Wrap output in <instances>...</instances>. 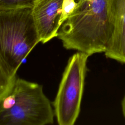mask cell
I'll list each match as a JSON object with an SVG mask.
<instances>
[{
  "label": "cell",
  "mask_w": 125,
  "mask_h": 125,
  "mask_svg": "<svg viewBox=\"0 0 125 125\" xmlns=\"http://www.w3.org/2000/svg\"><path fill=\"white\" fill-rule=\"evenodd\" d=\"M113 31L111 0H78L57 37L67 49L91 56L104 53Z\"/></svg>",
  "instance_id": "6da1fadb"
},
{
  "label": "cell",
  "mask_w": 125,
  "mask_h": 125,
  "mask_svg": "<svg viewBox=\"0 0 125 125\" xmlns=\"http://www.w3.org/2000/svg\"><path fill=\"white\" fill-rule=\"evenodd\" d=\"M113 31L104 54L109 58L125 64V0H111Z\"/></svg>",
  "instance_id": "8992f818"
},
{
  "label": "cell",
  "mask_w": 125,
  "mask_h": 125,
  "mask_svg": "<svg viewBox=\"0 0 125 125\" xmlns=\"http://www.w3.org/2000/svg\"><path fill=\"white\" fill-rule=\"evenodd\" d=\"M16 76H13L0 57V101L11 88Z\"/></svg>",
  "instance_id": "52a82bcc"
},
{
  "label": "cell",
  "mask_w": 125,
  "mask_h": 125,
  "mask_svg": "<svg viewBox=\"0 0 125 125\" xmlns=\"http://www.w3.org/2000/svg\"><path fill=\"white\" fill-rule=\"evenodd\" d=\"M63 0H39L32 6V13L40 41L46 43L57 37L61 25Z\"/></svg>",
  "instance_id": "5b68a950"
},
{
  "label": "cell",
  "mask_w": 125,
  "mask_h": 125,
  "mask_svg": "<svg viewBox=\"0 0 125 125\" xmlns=\"http://www.w3.org/2000/svg\"><path fill=\"white\" fill-rule=\"evenodd\" d=\"M39 42L32 7L0 10V57L13 76Z\"/></svg>",
  "instance_id": "3957f363"
},
{
  "label": "cell",
  "mask_w": 125,
  "mask_h": 125,
  "mask_svg": "<svg viewBox=\"0 0 125 125\" xmlns=\"http://www.w3.org/2000/svg\"><path fill=\"white\" fill-rule=\"evenodd\" d=\"M39 0H0V10L23 7H32Z\"/></svg>",
  "instance_id": "ba28073f"
},
{
  "label": "cell",
  "mask_w": 125,
  "mask_h": 125,
  "mask_svg": "<svg viewBox=\"0 0 125 125\" xmlns=\"http://www.w3.org/2000/svg\"><path fill=\"white\" fill-rule=\"evenodd\" d=\"M54 112L42 85L17 76L0 101V125H45L54 122Z\"/></svg>",
  "instance_id": "7a4b0ae2"
},
{
  "label": "cell",
  "mask_w": 125,
  "mask_h": 125,
  "mask_svg": "<svg viewBox=\"0 0 125 125\" xmlns=\"http://www.w3.org/2000/svg\"><path fill=\"white\" fill-rule=\"evenodd\" d=\"M121 107L123 115L125 119V92L121 101Z\"/></svg>",
  "instance_id": "9c48e42d"
},
{
  "label": "cell",
  "mask_w": 125,
  "mask_h": 125,
  "mask_svg": "<svg viewBox=\"0 0 125 125\" xmlns=\"http://www.w3.org/2000/svg\"><path fill=\"white\" fill-rule=\"evenodd\" d=\"M89 56L78 51L68 61L53 103L59 125H73L79 116Z\"/></svg>",
  "instance_id": "277c9868"
}]
</instances>
